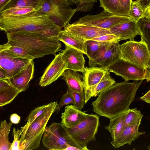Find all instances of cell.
<instances>
[{
    "label": "cell",
    "instance_id": "obj_1",
    "mask_svg": "<svg viewBox=\"0 0 150 150\" xmlns=\"http://www.w3.org/2000/svg\"><path fill=\"white\" fill-rule=\"evenodd\" d=\"M142 81L138 83L125 81L115 82L99 93L92 103L93 111L109 119L126 112L134 101Z\"/></svg>",
    "mask_w": 150,
    "mask_h": 150
},
{
    "label": "cell",
    "instance_id": "obj_2",
    "mask_svg": "<svg viewBox=\"0 0 150 150\" xmlns=\"http://www.w3.org/2000/svg\"><path fill=\"white\" fill-rule=\"evenodd\" d=\"M0 30L6 33L23 31L40 38L58 39L62 30L48 15L35 10L22 16L0 18Z\"/></svg>",
    "mask_w": 150,
    "mask_h": 150
},
{
    "label": "cell",
    "instance_id": "obj_3",
    "mask_svg": "<svg viewBox=\"0 0 150 150\" xmlns=\"http://www.w3.org/2000/svg\"><path fill=\"white\" fill-rule=\"evenodd\" d=\"M6 35L8 42L23 49L34 59L56 55L61 47L58 39L40 38L25 31L7 33Z\"/></svg>",
    "mask_w": 150,
    "mask_h": 150
},
{
    "label": "cell",
    "instance_id": "obj_4",
    "mask_svg": "<svg viewBox=\"0 0 150 150\" xmlns=\"http://www.w3.org/2000/svg\"><path fill=\"white\" fill-rule=\"evenodd\" d=\"M57 104V101L52 102L51 105L27 128L23 130L20 129V150H33L39 147L47 124L56 111Z\"/></svg>",
    "mask_w": 150,
    "mask_h": 150
},
{
    "label": "cell",
    "instance_id": "obj_5",
    "mask_svg": "<svg viewBox=\"0 0 150 150\" xmlns=\"http://www.w3.org/2000/svg\"><path fill=\"white\" fill-rule=\"evenodd\" d=\"M42 138L43 145L49 150H64L69 146H75L82 150H88L76 142L69 133L67 127L61 123L53 122L46 126Z\"/></svg>",
    "mask_w": 150,
    "mask_h": 150
},
{
    "label": "cell",
    "instance_id": "obj_6",
    "mask_svg": "<svg viewBox=\"0 0 150 150\" xmlns=\"http://www.w3.org/2000/svg\"><path fill=\"white\" fill-rule=\"evenodd\" d=\"M120 59L138 67L150 69V51L146 42L129 40L120 45Z\"/></svg>",
    "mask_w": 150,
    "mask_h": 150
},
{
    "label": "cell",
    "instance_id": "obj_7",
    "mask_svg": "<svg viewBox=\"0 0 150 150\" xmlns=\"http://www.w3.org/2000/svg\"><path fill=\"white\" fill-rule=\"evenodd\" d=\"M67 1L63 0H43L38 13L47 14L59 27L64 28L69 23L76 12Z\"/></svg>",
    "mask_w": 150,
    "mask_h": 150
},
{
    "label": "cell",
    "instance_id": "obj_8",
    "mask_svg": "<svg viewBox=\"0 0 150 150\" xmlns=\"http://www.w3.org/2000/svg\"><path fill=\"white\" fill-rule=\"evenodd\" d=\"M99 125V117L95 114H88L86 117L77 125L67 128L72 138L82 146L87 147V144L96 140Z\"/></svg>",
    "mask_w": 150,
    "mask_h": 150
},
{
    "label": "cell",
    "instance_id": "obj_9",
    "mask_svg": "<svg viewBox=\"0 0 150 150\" xmlns=\"http://www.w3.org/2000/svg\"><path fill=\"white\" fill-rule=\"evenodd\" d=\"M106 69L110 72L122 77L125 81L150 80V69H145L120 59Z\"/></svg>",
    "mask_w": 150,
    "mask_h": 150
},
{
    "label": "cell",
    "instance_id": "obj_10",
    "mask_svg": "<svg viewBox=\"0 0 150 150\" xmlns=\"http://www.w3.org/2000/svg\"><path fill=\"white\" fill-rule=\"evenodd\" d=\"M131 20L129 17L116 15L103 10L98 14L83 16L74 22L109 30L117 24Z\"/></svg>",
    "mask_w": 150,
    "mask_h": 150
},
{
    "label": "cell",
    "instance_id": "obj_11",
    "mask_svg": "<svg viewBox=\"0 0 150 150\" xmlns=\"http://www.w3.org/2000/svg\"><path fill=\"white\" fill-rule=\"evenodd\" d=\"M108 71L106 69L100 67H85L82 77L85 103L92 97V93L95 87Z\"/></svg>",
    "mask_w": 150,
    "mask_h": 150
},
{
    "label": "cell",
    "instance_id": "obj_12",
    "mask_svg": "<svg viewBox=\"0 0 150 150\" xmlns=\"http://www.w3.org/2000/svg\"><path fill=\"white\" fill-rule=\"evenodd\" d=\"M64 30L85 41L106 34H111L108 29L75 22L68 24L64 28Z\"/></svg>",
    "mask_w": 150,
    "mask_h": 150
},
{
    "label": "cell",
    "instance_id": "obj_13",
    "mask_svg": "<svg viewBox=\"0 0 150 150\" xmlns=\"http://www.w3.org/2000/svg\"><path fill=\"white\" fill-rule=\"evenodd\" d=\"M67 69L61 58V53L56 55L54 59L45 69L41 77L39 85L44 87L56 81Z\"/></svg>",
    "mask_w": 150,
    "mask_h": 150
},
{
    "label": "cell",
    "instance_id": "obj_14",
    "mask_svg": "<svg viewBox=\"0 0 150 150\" xmlns=\"http://www.w3.org/2000/svg\"><path fill=\"white\" fill-rule=\"evenodd\" d=\"M65 45L61 53V58L67 69L83 73L85 69V60L83 53L80 50L70 46Z\"/></svg>",
    "mask_w": 150,
    "mask_h": 150
},
{
    "label": "cell",
    "instance_id": "obj_15",
    "mask_svg": "<svg viewBox=\"0 0 150 150\" xmlns=\"http://www.w3.org/2000/svg\"><path fill=\"white\" fill-rule=\"evenodd\" d=\"M33 60L13 58L0 49V65L8 79L23 69Z\"/></svg>",
    "mask_w": 150,
    "mask_h": 150
},
{
    "label": "cell",
    "instance_id": "obj_16",
    "mask_svg": "<svg viewBox=\"0 0 150 150\" xmlns=\"http://www.w3.org/2000/svg\"><path fill=\"white\" fill-rule=\"evenodd\" d=\"M142 119L138 120L135 123L125 127L120 134L111 142L115 148H118L128 144L130 145L140 135L145 132L139 131V127L141 124Z\"/></svg>",
    "mask_w": 150,
    "mask_h": 150
},
{
    "label": "cell",
    "instance_id": "obj_17",
    "mask_svg": "<svg viewBox=\"0 0 150 150\" xmlns=\"http://www.w3.org/2000/svg\"><path fill=\"white\" fill-rule=\"evenodd\" d=\"M34 62L32 60L25 68L8 79L10 85L20 92L28 88L29 82L33 77Z\"/></svg>",
    "mask_w": 150,
    "mask_h": 150
},
{
    "label": "cell",
    "instance_id": "obj_18",
    "mask_svg": "<svg viewBox=\"0 0 150 150\" xmlns=\"http://www.w3.org/2000/svg\"><path fill=\"white\" fill-rule=\"evenodd\" d=\"M109 30L111 33L119 38L120 41L127 39L134 40L136 35H140L137 23L132 20L117 24Z\"/></svg>",
    "mask_w": 150,
    "mask_h": 150
},
{
    "label": "cell",
    "instance_id": "obj_19",
    "mask_svg": "<svg viewBox=\"0 0 150 150\" xmlns=\"http://www.w3.org/2000/svg\"><path fill=\"white\" fill-rule=\"evenodd\" d=\"M119 42L117 41L111 42L105 52L93 64V67L99 66L106 69L119 60L121 45Z\"/></svg>",
    "mask_w": 150,
    "mask_h": 150
},
{
    "label": "cell",
    "instance_id": "obj_20",
    "mask_svg": "<svg viewBox=\"0 0 150 150\" xmlns=\"http://www.w3.org/2000/svg\"><path fill=\"white\" fill-rule=\"evenodd\" d=\"M87 115L73 105H67L65 107L64 112L62 113L61 123L67 128H70L77 125Z\"/></svg>",
    "mask_w": 150,
    "mask_h": 150
},
{
    "label": "cell",
    "instance_id": "obj_21",
    "mask_svg": "<svg viewBox=\"0 0 150 150\" xmlns=\"http://www.w3.org/2000/svg\"><path fill=\"white\" fill-rule=\"evenodd\" d=\"M111 42L91 40L85 41L86 55L89 59V67H93V64L105 52Z\"/></svg>",
    "mask_w": 150,
    "mask_h": 150
},
{
    "label": "cell",
    "instance_id": "obj_22",
    "mask_svg": "<svg viewBox=\"0 0 150 150\" xmlns=\"http://www.w3.org/2000/svg\"><path fill=\"white\" fill-rule=\"evenodd\" d=\"M61 76L66 82L68 87L67 90L84 94L83 91L84 83L81 76L78 71L66 69Z\"/></svg>",
    "mask_w": 150,
    "mask_h": 150
},
{
    "label": "cell",
    "instance_id": "obj_23",
    "mask_svg": "<svg viewBox=\"0 0 150 150\" xmlns=\"http://www.w3.org/2000/svg\"><path fill=\"white\" fill-rule=\"evenodd\" d=\"M57 38L65 45L70 46L81 51L86 54L84 40L72 34L66 30H62L58 33Z\"/></svg>",
    "mask_w": 150,
    "mask_h": 150
},
{
    "label": "cell",
    "instance_id": "obj_24",
    "mask_svg": "<svg viewBox=\"0 0 150 150\" xmlns=\"http://www.w3.org/2000/svg\"><path fill=\"white\" fill-rule=\"evenodd\" d=\"M0 49L8 55L13 58L33 60L34 58L21 47L11 44L8 42L0 45Z\"/></svg>",
    "mask_w": 150,
    "mask_h": 150
},
{
    "label": "cell",
    "instance_id": "obj_25",
    "mask_svg": "<svg viewBox=\"0 0 150 150\" xmlns=\"http://www.w3.org/2000/svg\"><path fill=\"white\" fill-rule=\"evenodd\" d=\"M126 112L110 119L108 125L105 127L110 133L112 140L115 139L124 128V121Z\"/></svg>",
    "mask_w": 150,
    "mask_h": 150
},
{
    "label": "cell",
    "instance_id": "obj_26",
    "mask_svg": "<svg viewBox=\"0 0 150 150\" xmlns=\"http://www.w3.org/2000/svg\"><path fill=\"white\" fill-rule=\"evenodd\" d=\"M13 123L6 120L1 122L0 125V150H9L11 145L9 135Z\"/></svg>",
    "mask_w": 150,
    "mask_h": 150
},
{
    "label": "cell",
    "instance_id": "obj_27",
    "mask_svg": "<svg viewBox=\"0 0 150 150\" xmlns=\"http://www.w3.org/2000/svg\"><path fill=\"white\" fill-rule=\"evenodd\" d=\"M43 1V0H11L5 6L2 11L15 7L28 8L37 10Z\"/></svg>",
    "mask_w": 150,
    "mask_h": 150
},
{
    "label": "cell",
    "instance_id": "obj_28",
    "mask_svg": "<svg viewBox=\"0 0 150 150\" xmlns=\"http://www.w3.org/2000/svg\"><path fill=\"white\" fill-rule=\"evenodd\" d=\"M20 92L11 86L0 91V107L10 103Z\"/></svg>",
    "mask_w": 150,
    "mask_h": 150
},
{
    "label": "cell",
    "instance_id": "obj_29",
    "mask_svg": "<svg viewBox=\"0 0 150 150\" xmlns=\"http://www.w3.org/2000/svg\"><path fill=\"white\" fill-rule=\"evenodd\" d=\"M141 40L146 43L150 48V18L143 17L137 23Z\"/></svg>",
    "mask_w": 150,
    "mask_h": 150
},
{
    "label": "cell",
    "instance_id": "obj_30",
    "mask_svg": "<svg viewBox=\"0 0 150 150\" xmlns=\"http://www.w3.org/2000/svg\"><path fill=\"white\" fill-rule=\"evenodd\" d=\"M116 81L110 75V72L108 71L100 82L95 87L93 91L92 97H96L99 93L111 86Z\"/></svg>",
    "mask_w": 150,
    "mask_h": 150
},
{
    "label": "cell",
    "instance_id": "obj_31",
    "mask_svg": "<svg viewBox=\"0 0 150 150\" xmlns=\"http://www.w3.org/2000/svg\"><path fill=\"white\" fill-rule=\"evenodd\" d=\"M144 9L138 1L131 0L129 17L136 23L141 18L144 17Z\"/></svg>",
    "mask_w": 150,
    "mask_h": 150
},
{
    "label": "cell",
    "instance_id": "obj_32",
    "mask_svg": "<svg viewBox=\"0 0 150 150\" xmlns=\"http://www.w3.org/2000/svg\"><path fill=\"white\" fill-rule=\"evenodd\" d=\"M70 5H75L77 6L75 8L76 12H88L93 8L96 0H67Z\"/></svg>",
    "mask_w": 150,
    "mask_h": 150
},
{
    "label": "cell",
    "instance_id": "obj_33",
    "mask_svg": "<svg viewBox=\"0 0 150 150\" xmlns=\"http://www.w3.org/2000/svg\"><path fill=\"white\" fill-rule=\"evenodd\" d=\"M35 10H36L28 8H13L0 12V18L3 17L22 16Z\"/></svg>",
    "mask_w": 150,
    "mask_h": 150
},
{
    "label": "cell",
    "instance_id": "obj_34",
    "mask_svg": "<svg viewBox=\"0 0 150 150\" xmlns=\"http://www.w3.org/2000/svg\"><path fill=\"white\" fill-rule=\"evenodd\" d=\"M52 102L37 107L32 110L26 119V120L27 121L26 123L23 127H21L20 129L23 130L27 128L51 105Z\"/></svg>",
    "mask_w": 150,
    "mask_h": 150
},
{
    "label": "cell",
    "instance_id": "obj_35",
    "mask_svg": "<svg viewBox=\"0 0 150 150\" xmlns=\"http://www.w3.org/2000/svg\"><path fill=\"white\" fill-rule=\"evenodd\" d=\"M143 116L141 112L137 108L129 109L126 112L124 121V128L142 119Z\"/></svg>",
    "mask_w": 150,
    "mask_h": 150
},
{
    "label": "cell",
    "instance_id": "obj_36",
    "mask_svg": "<svg viewBox=\"0 0 150 150\" xmlns=\"http://www.w3.org/2000/svg\"><path fill=\"white\" fill-rule=\"evenodd\" d=\"M99 0L100 1V6L102 7L103 10L117 15V9L119 0Z\"/></svg>",
    "mask_w": 150,
    "mask_h": 150
},
{
    "label": "cell",
    "instance_id": "obj_37",
    "mask_svg": "<svg viewBox=\"0 0 150 150\" xmlns=\"http://www.w3.org/2000/svg\"><path fill=\"white\" fill-rule=\"evenodd\" d=\"M131 0H119L117 7V15L123 16H129Z\"/></svg>",
    "mask_w": 150,
    "mask_h": 150
},
{
    "label": "cell",
    "instance_id": "obj_38",
    "mask_svg": "<svg viewBox=\"0 0 150 150\" xmlns=\"http://www.w3.org/2000/svg\"><path fill=\"white\" fill-rule=\"evenodd\" d=\"M74 98L69 91H67L61 98L59 103L57 104L55 109V111L58 113H59L61 108L64 105L69 104L74 105Z\"/></svg>",
    "mask_w": 150,
    "mask_h": 150
},
{
    "label": "cell",
    "instance_id": "obj_39",
    "mask_svg": "<svg viewBox=\"0 0 150 150\" xmlns=\"http://www.w3.org/2000/svg\"><path fill=\"white\" fill-rule=\"evenodd\" d=\"M67 90L70 92L74 98V103L73 105L79 110L83 108L85 104L84 94H81L71 90Z\"/></svg>",
    "mask_w": 150,
    "mask_h": 150
},
{
    "label": "cell",
    "instance_id": "obj_40",
    "mask_svg": "<svg viewBox=\"0 0 150 150\" xmlns=\"http://www.w3.org/2000/svg\"><path fill=\"white\" fill-rule=\"evenodd\" d=\"M21 135L20 129H16L14 127L12 132V136L14 137V139L9 150H20V138Z\"/></svg>",
    "mask_w": 150,
    "mask_h": 150
},
{
    "label": "cell",
    "instance_id": "obj_41",
    "mask_svg": "<svg viewBox=\"0 0 150 150\" xmlns=\"http://www.w3.org/2000/svg\"><path fill=\"white\" fill-rule=\"evenodd\" d=\"M91 40L102 42H119V38L112 34H109L93 38Z\"/></svg>",
    "mask_w": 150,
    "mask_h": 150
},
{
    "label": "cell",
    "instance_id": "obj_42",
    "mask_svg": "<svg viewBox=\"0 0 150 150\" xmlns=\"http://www.w3.org/2000/svg\"><path fill=\"white\" fill-rule=\"evenodd\" d=\"M10 121L13 123L17 124L19 123L21 120V117L17 114L14 113L10 115Z\"/></svg>",
    "mask_w": 150,
    "mask_h": 150
},
{
    "label": "cell",
    "instance_id": "obj_43",
    "mask_svg": "<svg viewBox=\"0 0 150 150\" xmlns=\"http://www.w3.org/2000/svg\"><path fill=\"white\" fill-rule=\"evenodd\" d=\"M10 86L8 79L0 78V91Z\"/></svg>",
    "mask_w": 150,
    "mask_h": 150
},
{
    "label": "cell",
    "instance_id": "obj_44",
    "mask_svg": "<svg viewBox=\"0 0 150 150\" xmlns=\"http://www.w3.org/2000/svg\"><path fill=\"white\" fill-rule=\"evenodd\" d=\"M139 98L147 103H150V90Z\"/></svg>",
    "mask_w": 150,
    "mask_h": 150
},
{
    "label": "cell",
    "instance_id": "obj_45",
    "mask_svg": "<svg viewBox=\"0 0 150 150\" xmlns=\"http://www.w3.org/2000/svg\"><path fill=\"white\" fill-rule=\"evenodd\" d=\"M141 4L144 9L150 6V0H142Z\"/></svg>",
    "mask_w": 150,
    "mask_h": 150
},
{
    "label": "cell",
    "instance_id": "obj_46",
    "mask_svg": "<svg viewBox=\"0 0 150 150\" xmlns=\"http://www.w3.org/2000/svg\"><path fill=\"white\" fill-rule=\"evenodd\" d=\"M11 0H0V12L2 11L5 6Z\"/></svg>",
    "mask_w": 150,
    "mask_h": 150
},
{
    "label": "cell",
    "instance_id": "obj_47",
    "mask_svg": "<svg viewBox=\"0 0 150 150\" xmlns=\"http://www.w3.org/2000/svg\"><path fill=\"white\" fill-rule=\"evenodd\" d=\"M144 17L150 18V6L144 9Z\"/></svg>",
    "mask_w": 150,
    "mask_h": 150
},
{
    "label": "cell",
    "instance_id": "obj_48",
    "mask_svg": "<svg viewBox=\"0 0 150 150\" xmlns=\"http://www.w3.org/2000/svg\"><path fill=\"white\" fill-rule=\"evenodd\" d=\"M0 78L4 79H8L6 73L2 69H0Z\"/></svg>",
    "mask_w": 150,
    "mask_h": 150
},
{
    "label": "cell",
    "instance_id": "obj_49",
    "mask_svg": "<svg viewBox=\"0 0 150 150\" xmlns=\"http://www.w3.org/2000/svg\"><path fill=\"white\" fill-rule=\"evenodd\" d=\"M64 150H82V149L77 147L69 146L66 148Z\"/></svg>",
    "mask_w": 150,
    "mask_h": 150
},
{
    "label": "cell",
    "instance_id": "obj_50",
    "mask_svg": "<svg viewBox=\"0 0 150 150\" xmlns=\"http://www.w3.org/2000/svg\"><path fill=\"white\" fill-rule=\"evenodd\" d=\"M136 1H139L141 4V3L142 0H136Z\"/></svg>",
    "mask_w": 150,
    "mask_h": 150
},
{
    "label": "cell",
    "instance_id": "obj_51",
    "mask_svg": "<svg viewBox=\"0 0 150 150\" xmlns=\"http://www.w3.org/2000/svg\"><path fill=\"white\" fill-rule=\"evenodd\" d=\"M0 69H2V68H1V67L0 65Z\"/></svg>",
    "mask_w": 150,
    "mask_h": 150
},
{
    "label": "cell",
    "instance_id": "obj_52",
    "mask_svg": "<svg viewBox=\"0 0 150 150\" xmlns=\"http://www.w3.org/2000/svg\"><path fill=\"white\" fill-rule=\"evenodd\" d=\"M64 0V1H67V0Z\"/></svg>",
    "mask_w": 150,
    "mask_h": 150
}]
</instances>
